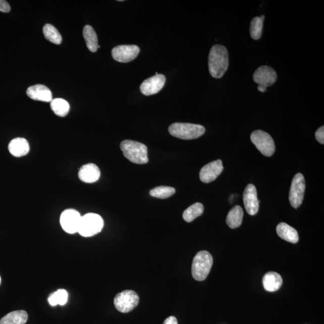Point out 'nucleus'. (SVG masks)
<instances>
[{"mask_svg":"<svg viewBox=\"0 0 324 324\" xmlns=\"http://www.w3.org/2000/svg\"><path fill=\"white\" fill-rule=\"evenodd\" d=\"M229 66V54L226 47L216 44L211 48L208 57V68L211 76L222 78Z\"/></svg>","mask_w":324,"mask_h":324,"instance_id":"1","label":"nucleus"},{"mask_svg":"<svg viewBox=\"0 0 324 324\" xmlns=\"http://www.w3.org/2000/svg\"><path fill=\"white\" fill-rule=\"evenodd\" d=\"M123 155L130 162L143 165L149 162L148 149L146 145L136 141L124 140L120 144Z\"/></svg>","mask_w":324,"mask_h":324,"instance_id":"2","label":"nucleus"},{"mask_svg":"<svg viewBox=\"0 0 324 324\" xmlns=\"http://www.w3.org/2000/svg\"><path fill=\"white\" fill-rule=\"evenodd\" d=\"M213 263V259L209 252L205 250L198 252L192 262V276L196 281H204L210 273Z\"/></svg>","mask_w":324,"mask_h":324,"instance_id":"3","label":"nucleus"},{"mask_svg":"<svg viewBox=\"0 0 324 324\" xmlns=\"http://www.w3.org/2000/svg\"><path fill=\"white\" fill-rule=\"evenodd\" d=\"M172 136L177 138L189 140L198 138L205 133V127L200 124L175 123L169 127Z\"/></svg>","mask_w":324,"mask_h":324,"instance_id":"4","label":"nucleus"},{"mask_svg":"<svg viewBox=\"0 0 324 324\" xmlns=\"http://www.w3.org/2000/svg\"><path fill=\"white\" fill-rule=\"evenodd\" d=\"M104 221L98 214L88 213L82 216L78 233L84 237L96 235L102 232Z\"/></svg>","mask_w":324,"mask_h":324,"instance_id":"5","label":"nucleus"},{"mask_svg":"<svg viewBox=\"0 0 324 324\" xmlns=\"http://www.w3.org/2000/svg\"><path fill=\"white\" fill-rule=\"evenodd\" d=\"M140 302V297L135 291L126 290L121 292L114 298V304L118 311L129 313L133 310Z\"/></svg>","mask_w":324,"mask_h":324,"instance_id":"6","label":"nucleus"},{"mask_svg":"<svg viewBox=\"0 0 324 324\" xmlns=\"http://www.w3.org/2000/svg\"><path fill=\"white\" fill-rule=\"evenodd\" d=\"M250 140L263 155L270 157L275 152L273 140L269 134L262 130L253 131Z\"/></svg>","mask_w":324,"mask_h":324,"instance_id":"7","label":"nucleus"},{"mask_svg":"<svg viewBox=\"0 0 324 324\" xmlns=\"http://www.w3.org/2000/svg\"><path fill=\"white\" fill-rule=\"evenodd\" d=\"M277 78V73L270 67L262 66L256 70L253 74V81L259 85L258 89L264 92L267 86L274 84Z\"/></svg>","mask_w":324,"mask_h":324,"instance_id":"8","label":"nucleus"},{"mask_svg":"<svg viewBox=\"0 0 324 324\" xmlns=\"http://www.w3.org/2000/svg\"><path fill=\"white\" fill-rule=\"evenodd\" d=\"M306 182L303 174L298 173L292 181L289 200L291 206L297 208L303 203L304 192H305Z\"/></svg>","mask_w":324,"mask_h":324,"instance_id":"9","label":"nucleus"},{"mask_svg":"<svg viewBox=\"0 0 324 324\" xmlns=\"http://www.w3.org/2000/svg\"><path fill=\"white\" fill-rule=\"evenodd\" d=\"M82 216L74 209H67L63 211L60 216V224L65 232L73 234L78 233Z\"/></svg>","mask_w":324,"mask_h":324,"instance_id":"10","label":"nucleus"},{"mask_svg":"<svg viewBox=\"0 0 324 324\" xmlns=\"http://www.w3.org/2000/svg\"><path fill=\"white\" fill-rule=\"evenodd\" d=\"M140 52V48L134 44H123L114 48L112 50V56L117 62L125 63L135 59Z\"/></svg>","mask_w":324,"mask_h":324,"instance_id":"11","label":"nucleus"},{"mask_svg":"<svg viewBox=\"0 0 324 324\" xmlns=\"http://www.w3.org/2000/svg\"><path fill=\"white\" fill-rule=\"evenodd\" d=\"M244 204L247 212L251 216L257 214L259 208V201L255 186L250 184L247 186L243 194Z\"/></svg>","mask_w":324,"mask_h":324,"instance_id":"12","label":"nucleus"},{"mask_svg":"<svg viewBox=\"0 0 324 324\" xmlns=\"http://www.w3.org/2000/svg\"><path fill=\"white\" fill-rule=\"evenodd\" d=\"M166 77L162 74L156 75L147 79L140 86L141 92L144 95L151 96L157 94L164 86Z\"/></svg>","mask_w":324,"mask_h":324,"instance_id":"13","label":"nucleus"},{"mask_svg":"<svg viewBox=\"0 0 324 324\" xmlns=\"http://www.w3.org/2000/svg\"><path fill=\"white\" fill-rule=\"evenodd\" d=\"M223 166L221 160H215L208 163L201 169L200 178L204 183H209L215 180L222 172Z\"/></svg>","mask_w":324,"mask_h":324,"instance_id":"14","label":"nucleus"},{"mask_svg":"<svg viewBox=\"0 0 324 324\" xmlns=\"http://www.w3.org/2000/svg\"><path fill=\"white\" fill-rule=\"evenodd\" d=\"M78 176L79 178L85 183H93L100 178L101 171L99 167L94 163H88L80 168Z\"/></svg>","mask_w":324,"mask_h":324,"instance_id":"15","label":"nucleus"},{"mask_svg":"<svg viewBox=\"0 0 324 324\" xmlns=\"http://www.w3.org/2000/svg\"><path fill=\"white\" fill-rule=\"evenodd\" d=\"M28 97L34 101L51 102L53 100L52 92L45 85L37 84L27 89Z\"/></svg>","mask_w":324,"mask_h":324,"instance_id":"16","label":"nucleus"},{"mask_svg":"<svg viewBox=\"0 0 324 324\" xmlns=\"http://www.w3.org/2000/svg\"><path fill=\"white\" fill-rule=\"evenodd\" d=\"M8 148L12 155L20 158L27 155L30 151V145L27 140L17 137L10 142Z\"/></svg>","mask_w":324,"mask_h":324,"instance_id":"17","label":"nucleus"},{"mask_svg":"<svg viewBox=\"0 0 324 324\" xmlns=\"http://www.w3.org/2000/svg\"><path fill=\"white\" fill-rule=\"evenodd\" d=\"M263 286L268 292H275L280 289L283 280L281 275L275 272H268L264 275L262 280Z\"/></svg>","mask_w":324,"mask_h":324,"instance_id":"18","label":"nucleus"},{"mask_svg":"<svg viewBox=\"0 0 324 324\" xmlns=\"http://www.w3.org/2000/svg\"><path fill=\"white\" fill-rule=\"evenodd\" d=\"M277 235L288 242L296 244L299 240V237L296 229L286 223H280L276 227Z\"/></svg>","mask_w":324,"mask_h":324,"instance_id":"19","label":"nucleus"},{"mask_svg":"<svg viewBox=\"0 0 324 324\" xmlns=\"http://www.w3.org/2000/svg\"><path fill=\"white\" fill-rule=\"evenodd\" d=\"M243 210L239 205L233 207L229 211L226 217V223L232 229H235L241 226L243 218Z\"/></svg>","mask_w":324,"mask_h":324,"instance_id":"20","label":"nucleus"},{"mask_svg":"<svg viewBox=\"0 0 324 324\" xmlns=\"http://www.w3.org/2000/svg\"><path fill=\"white\" fill-rule=\"evenodd\" d=\"M28 320V314L25 310L14 311L2 317L0 324H25Z\"/></svg>","mask_w":324,"mask_h":324,"instance_id":"21","label":"nucleus"},{"mask_svg":"<svg viewBox=\"0 0 324 324\" xmlns=\"http://www.w3.org/2000/svg\"><path fill=\"white\" fill-rule=\"evenodd\" d=\"M83 36L88 49L92 53H96L99 44L97 34L94 29L90 25H85L83 30Z\"/></svg>","mask_w":324,"mask_h":324,"instance_id":"22","label":"nucleus"},{"mask_svg":"<svg viewBox=\"0 0 324 324\" xmlns=\"http://www.w3.org/2000/svg\"><path fill=\"white\" fill-rule=\"evenodd\" d=\"M51 108L53 111L61 117H65L70 111V105L65 99L56 98L51 102Z\"/></svg>","mask_w":324,"mask_h":324,"instance_id":"23","label":"nucleus"},{"mask_svg":"<svg viewBox=\"0 0 324 324\" xmlns=\"http://www.w3.org/2000/svg\"><path fill=\"white\" fill-rule=\"evenodd\" d=\"M204 212L203 205L200 203L192 205L186 209L182 214V217L186 222H191L196 218L200 217Z\"/></svg>","mask_w":324,"mask_h":324,"instance_id":"24","label":"nucleus"},{"mask_svg":"<svg viewBox=\"0 0 324 324\" xmlns=\"http://www.w3.org/2000/svg\"><path fill=\"white\" fill-rule=\"evenodd\" d=\"M44 37L54 44H60L62 42V37L57 29L51 24H46L43 28Z\"/></svg>","mask_w":324,"mask_h":324,"instance_id":"25","label":"nucleus"},{"mask_svg":"<svg viewBox=\"0 0 324 324\" xmlns=\"http://www.w3.org/2000/svg\"><path fill=\"white\" fill-rule=\"evenodd\" d=\"M67 300H68L67 292L65 290L61 289V290H57L48 298V302L52 306H56L58 304L63 306L66 304Z\"/></svg>","mask_w":324,"mask_h":324,"instance_id":"26","label":"nucleus"},{"mask_svg":"<svg viewBox=\"0 0 324 324\" xmlns=\"http://www.w3.org/2000/svg\"><path fill=\"white\" fill-rule=\"evenodd\" d=\"M175 193V189L168 186H159L150 191V195L152 197L159 199L168 198Z\"/></svg>","mask_w":324,"mask_h":324,"instance_id":"27","label":"nucleus"},{"mask_svg":"<svg viewBox=\"0 0 324 324\" xmlns=\"http://www.w3.org/2000/svg\"><path fill=\"white\" fill-rule=\"evenodd\" d=\"M264 21L260 17H255L250 23V33L253 39L258 40L261 37Z\"/></svg>","mask_w":324,"mask_h":324,"instance_id":"28","label":"nucleus"},{"mask_svg":"<svg viewBox=\"0 0 324 324\" xmlns=\"http://www.w3.org/2000/svg\"><path fill=\"white\" fill-rule=\"evenodd\" d=\"M316 140L320 144H324V127L319 128L315 133Z\"/></svg>","mask_w":324,"mask_h":324,"instance_id":"29","label":"nucleus"},{"mask_svg":"<svg viewBox=\"0 0 324 324\" xmlns=\"http://www.w3.org/2000/svg\"><path fill=\"white\" fill-rule=\"evenodd\" d=\"M11 6L5 0H0V12L8 13L11 11Z\"/></svg>","mask_w":324,"mask_h":324,"instance_id":"30","label":"nucleus"},{"mask_svg":"<svg viewBox=\"0 0 324 324\" xmlns=\"http://www.w3.org/2000/svg\"><path fill=\"white\" fill-rule=\"evenodd\" d=\"M163 324H178V320L174 316H171L165 320Z\"/></svg>","mask_w":324,"mask_h":324,"instance_id":"31","label":"nucleus"},{"mask_svg":"<svg viewBox=\"0 0 324 324\" xmlns=\"http://www.w3.org/2000/svg\"><path fill=\"white\" fill-rule=\"evenodd\" d=\"M260 18H261L262 20L264 21V19H265V16L264 15H261V17H260Z\"/></svg>","mask_w":324,"mask_h":324,"instance_id":"32","label":"nucleus"},{"mask_svg":"<svg viewBox=\"0 0 324 324\" xmlns=\"http://www.w3.org/2000/svg\"><path fill=\"white\" fill-rule=\"evenodd\" d=\"M156 75H159V73L158 72H156Z\"/></svg>","mask_w":324,"mask_h":324,"instance_id":"33","label":"nucleus"},{"mask_svg":"<svg viewBox=\"0 0 324 324\" xmlns=\"http://www.w3.org/2000/svg\"><path fill=\"white\" fill-rule=\"evenodd\" d=\"M0 284H1V277H0Z\"/></svg>","mask_w":324,"mask_h":324,"instance_id":"34","label":"nucleus"}]
</instances>
